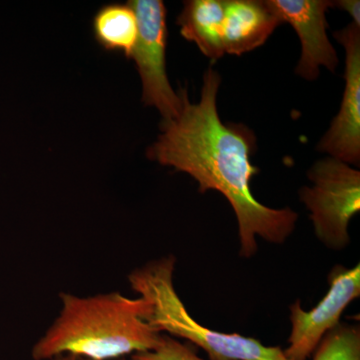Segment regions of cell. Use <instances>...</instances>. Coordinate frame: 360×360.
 Listing matches in <instances>:
<instances>
[{
    "instance_id": "1",
    "label": "cell",
    "mask_w": 360,
    "mask_h": 360,
    "mask_svg": "<svg viewBox=\"0 0 360 360\" xmlns=\"http://www.w3.org/2000/svg\"><path fill=\"white\" fill-rule=\"evenodd\" d=\"M220 82L217 71L208 68L198 103L189 101L186 89L179 90L181 110L161 123V134L148 148V158L191 175L200 193L217 191L225 196L238 219L240 255L251 257L257 251V236L281 245L295 231L298 215L288 207H267L251 193V179L259 174L250 160L257 139L246 125L220 120Z\"/></svg>"
},
{
    "instance_id": "2",
    "label": "cell",
    "mask_w": 360,
    "mask_h": 360,
    "mask_svg": "<svg viewBox=\"0 0 360 360\" xmlns=\"http://www.w3.org/2000/svg\"><path fill=\"white\" fill-rule=\"evenodd\" d=\"M63 310L32 348L34 360L70 354L89 360H120L125 355L150 352L162 335L146 321L148 300L120 293L91 297L63 293Z\"/></svg>"
},
{
    "instance_id": "3",
    "label": "cell",
    "mask_w": 360,
    "mask_h": 360,
    "mask_svg": "<svg viewBox=\"0 0 360 360\" xmlns=\"http://www.w3.org/2000/svg\"><path fill=\"white\" fill-rule=\"evenodd\" d=\"M174 265V257H165L134 270L129 277L132 290L150 303L146 321L151 326L202 348L210 360H290L279 347H266L255 338L219 333L198 323L175 291Z\"/></svg>"
},
{
    "instance_id": "4",
    "label": "cell",
    "mask_w": 360,
    "mask_h": 360,
    "mask_svg": "<svg viewBox=\"0 0 360 360\" xmlns=\"http://www.w3.org/2000/svg\"><path fill=\"white\" fill-rule=\"evenodd\" d=\"M307 176L311 186L300 191V200L310 212L315 236L330 250L350 243L348 225L360 210V172L335 158L315 162Z\"/></svg>"
},
{
    "instance_id": "5",
    "label": "cell",
    "mask_w": 360,
    "mask_h": 360,
    "mask_svg": "<svg viewBox=\"0 0 360 360\" xmlns=\"http://www.w3.org/2000/svg\"><path fill=\"white\" fill-rule=\"evenodd\" d=\"M139 25V35L131 58L136 63L142 82V101L155 106L163 120L176 117L181 110V96L172 89L167 75V8L161 0H131Z\"/></svg>"
},
{
    "instance_id": "6",
    "label": "cell",
    "mask_w": 360,
    "mask_h": 360,
    "mask_svg": "<svg viewBox=\"0 0 360 360\" xmlns=\"http://www.w3.org/2000/svg\"><path fill=\"white\" fill-rule=\"evenodd\" d=\"M329 290L309 311L296 300L290 307L291 333L284 354L290 360H307L323 336L340 323L341 314L360 295V265H336L328 276Z\"/></svg>"
},
{
    "instance_id": "7",
    "label": "cell",
    "mask_w": 360,
    "mask_h": 360,
    "mask_svg": "<svg viewBox=\"0 0 360 360\" xmlns=\"http://www.w3.org/2000/svg\"><path fill=\"white\" fill-rule=\"evenodd\" d=\"M345 49V89L338 115L316 149L349 165L360 162V26L335 32Z\"/></svg>"
},
{
    "instance_id": "8",
    "label": "cell",
    "mask_w": 360,
    "mask_h": 360,
    "mask_svg": "<svg viewBox=\"0 0 360 360\" xmlns=\"http://www.w3.org/2000/svg\"><path fill=\"white\" fill-rule=\"evenodd\" d=\"M281 22L290 23L302 42L295 72L307 80L319 77L321 66L335 72L338 65V53L329 41L326 11L333 7L329 0H265Z\"/></svg>"
},
{
    "instance_id": "9",
    "label": "cell",
    "mask_w": 360,
    "mask_h": 360,
    "mask_svg": "<svg viewBox=\"0 0 360 360\" xmlns=\"http://www.w3.org/2000/svg\"><path fill=\"white\" fill-rule=\"evenodd\" d=\"M278 18L260 0H225L222 40L225 53L243 56L265 44Z\"/></svg>"
},
{
    "instance_id": "10",
    "label": "cell",
    "mask_w": 360,
    "mask_h": 360,
    "mask_svg": "<svg viewBox=\"0 0 360 360\" xmlns=\"http://www.w3.org/2000/svg\"><path fill=\"white\" fill-rule=\"evenodd\" d=\"M225 0H188L177 18L180 33L194 42L203 54L215 61L224 56Z\"/></svg>"
},
{
    "instance_id": "11",
    "label": "cell",
    "mask_w": 360,
    "mask_h": 360,
    "mask_svg": "<svg viewBox=\"0 0 360 360\" xmlns=\"http://www.w3.org/2000/svg\"><path fill=\"white\" fill-rule=\"evenodd\" d=\"M92 26L96 41L105 51L122 52L127 58H131L139 35V25L129 4L101 7L94 16Z\"/></svg>"
},
{
    "instance_id": "12",
    "label": "cell",
    "mask_w": 360,
    "mask_h": 360,
    "mask_svg": "<svg viewBox=\"0 0 360 360\" xmlns=\"http://www.w3.org/2000/svg\"><path fill=\"white\" fill-rule=\"evenodd\" d=\"M312 360H360L359 324L338 323L323 336Z\"/></svg>"
},
{
    "instance_id": "13",
    "label": "cell",
    "mask_w": 360,
    "mask_h": 360,
    "mask_svg": "<svg viewBox=\"0 0 360 360\" xmlns=\"http://www.w3.org/2000/svg\"><path fill=\"white\" fill-rule=\"evenodd\" d=\"M130 360H206L196 354L194 348L169 335H162L160 345L150 352L131 355Z\"/></svg>"
},
{
    "instance_id": "14",
    "label": "cell",
    "mask_w": 360,
    "mask_h": 360,
    "mask_svg": "<svg viewBox=\"0 0 360 360\" xmlns=\"http://www.w3.org/2000/svg\"><path fill=\"white\" fill-rule=\"evenodd\" d=\"M333 7L342 9L349 14L354 20V23L360 26V2L359 0H338L333 1Z\"/></svg>"
},
{
    "instance_id": "15",
    "label": "cell",
    "mask_w": 360,
    "mask_h": 360,
    "mask_svg": "<svg viewBox=\"0 0 360 360\" xmlns=\"http://www.w3.org/2000/svg\"><path fill=\"white\" fill-rule=\"evenodd\" d=\"M51 360H78V357L73 356V355L65 354V355H59V356L54 357ZM124 360V359H120Z\"/></svg>"
}]
</instances>
